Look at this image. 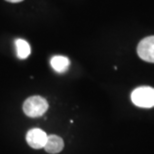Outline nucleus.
<instances>
[{"instance_id": "nucleus-1", "label": "nucleus", "mask_w": 154, "mask_h": 154, "mask_svg": "<svg viewBox=\"0 0 154 154\" xmlns=\"http://www.w3.org/2000/svg\"><path fill=\"white\" fill-rule=\"evenodd\" d=\"M131 101L134 105L142 108L154 107V88L141 86L134 89L131 93Z\"/></svg>"}, {"instance_id": "nucleus-2", "label": "nucleus", "mask_w": 154, "mask_h": 154, "mask_svg": "<svg viewBox=\"0 0 154 154\" xmlns=\"http://www.w3.org/2000/svg\"><path fill=\"white\" fill-rule=\"evenodd\" d=\"M48 109V102L45 98L38 95L31 96L24 101L23 111L29 117H39Z\"/></svg>"}, {"instance_id": "nucleus-3", "label": "nucleus", "mask_w": 154, "mask_h": 154, "mask_svg": "<svg viewBox=\"0 0 154 154\" xmlns=\"http://www.w3.org/2000/svg\"><path fill=\"white\" fill-rule=\"evenodd\" d=\"M137 54L146 62L154 63V36L143 38L137 46Z\"/></svg>"}, {"instance_id": "nucleus-4", "label": "nucleus", "mask_w": 154, "mask_h": 154, "mask_svg": "<svg viewBox=\"0 0 154 154\" xmlns=\"http://www.w3.org/2000/svg\"><path fill=\"white\" fill-rule=\"evenodd\" d=\"M46 140H47V134L39 128L31 129V130L27 132L26 141L29 144V146L32 147V148H43L46 143Z\"/></svg>"}, {"instance_id": "nucleus-5", "label": "nucleus", "mask_w": 154, "mask_h": 154, "mask_svg": "<svg viewBox=\"0 0 154 154\" xmlns=\"http://www.w3.org/2000/svg\"><path fill=\"white\" fill-rule=\"evenodd\" d=\"M64 147V142L62 138L57 136V135H49L47 136V140L44 145V148L46 151L50 154H56L59 153Z\"/></svg>"}, {"instance_id": "nucleus-6", "label": "nucleus", "mask_w": 154, "mask_h": 154, "mask_svg": "<svg viewBox=\"0 0 154 154\" xmlns=\"http://www.w3.org/2000/svg\"><path fill=\"white\" fill-rule=\"evenodd\" d=\"M50 64H51V67L56 72L63 73L69 68L70 61L66 56H62V55H56V56H53L51 58Z\"/></svg>"}, {"instance_id": "nucleus-7", "label": "nucleus", "mask_w": 154, "mask_h": 154, "mask_svg": "<svg viewBox=\"0 0 154 154\" xmlns=\"http://www.w3.org/2000/svg\"><path fill=\"white\" fill-rule=\"evenodd\" d=\"M15 47H16L17 56L20 59H26L31 53V47L29 43L24 39L18 38L15 40Z\"/></svg>"}, {"instance_id": "nucleus-8", "label": "nucleus", "mask_w": 154, "mask_h": 154, "mask_svg": "<svg viewBox=\"0 0 154 154\" xmlns=\"http://www.w3.org/2000/svg\"><path fill=\"white\" fill-rule=\"evenodd\" d=\"M6 1H8V2H12V3H17V2H21V1H23V0H6Z\"/></svg>"}]
</instances>
